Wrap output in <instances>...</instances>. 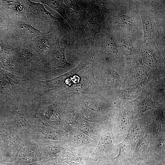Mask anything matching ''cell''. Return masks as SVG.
Segmentation results:
<instances>
[{
    "label": "cell",
    "instance_id": "cell-1",
    "mask_svg": "<svg viewBox=\"0 0 165 165\" xmlns=\"http://www.w3.org/2000/svg\"><path fill=\"white\" fill-rule=\"evenodd\" d=\"M97 94H83L69 97L67 99L78 108L86 120L101 123L105 119L108 109L99 101Z\"/></svg>",
    "mask_w": 165,
    "mask_h": 165
},
{
    "label": "cell",
    "instance_id": "cell-2",
    "mask_svg": "<svg viewBox=\"0 0 165 165\" xmlns=\"http://www.w3.org/2000/svg\"><path fill=\"white\" fill-rule=\"evenodd\" d=\"M91 64L78 73L80 76L79 82L53 93L55 95L67 99L83 94H98L99 89L95 78L94 68Z\"/></svg>",
    "mask_w": 165,
    "mask_h": 165
},
{
    "label": "cell",
    "instance_id": "cell-3",
    "mask_svg": "<svg viewBox=\"0 0 165 165\" xmlns=\"http://www.w3.org/2000/svg\"><path fill=\"white\" fill-rule=\"evenodd\" d=\"M27 24L39 30L58 26L61 19L53 16L42 4L30 0H24Z\"/></svg>",
    "mask_w": 165,
    "mask_h": 165
},
{
    "label": "cell",
    "instance_id": "cell-4",
    "mask_svg": "<svg viewBox=\"0 0 165 165\" xmlns=\"http://www.w3.org/2000/svg\"><path fill=\"white\" fill-rule=\"evenodd\" d=\"M60 39L57 41L46 59L40 61L31 67L36 68L44 73L53 75L57 74L55 70L57 68H62L66 73L74 68V64L67 61L65 55L66 49L72 44L61 47L59 44Z\"/></svg>",
    "mask_w": 165,
    "mask_h": 165
},
{
    "label": "cell",
    "instance_id": "cell-5",
    "mask_svg": "<svg viewBox=\"0 0 165 165\" xmlns=\"http://www.w3.org/2000/svg\"><path fill=\"white\" fill-rule=\"evenodd\" d=\"M83 12L81 22L88 40L90 42L91 50L96 35L100 31L103 16L97 5L90 2H82Z\"/></svg>",
    "mask_w": 165,
    "mask_h": 165
},
{
    "label": "cell",
    "instance_id": "cell-6",
    "mask_svg": "<svg viewBox=\"0 0 165 165\" xmlns=\"http://www.w3.org/2000/svg\"><path fill=\"white\" fill-rule=\"evenodd\" d=\"M83 61L69 72L49 80H35L32 82L30 87L36 94L42 96L52 90L61 91L68 87L69 79L77 74L89 64Z\"/></svg>",
    "mask_w": 165,
    "mask_h": 165
},
{
    "label": "cell",
    "instance_id": "cell-7",
    "mask_svg": "<svg viewBox=\"0 0 165 165\" xmlns=\"http://www.w3.org/2000/svg\"><path fill=\"white\" fill-rule=\"evenodd\" d=\"M9 44L21 47L32 44L33 39L43 33L31 24L20 21H15L9 25Z\"/></svg>",
    "mask_w": 165,
    "mask_h": 165
},
{
    "label": "cell",
    "instance_id": "cell-8",
    "mask_svg": "<svg viewBox=\"0 0 165 165\" xmlns=\"http://www.w3.org/2000/svg\"><path fill=\"white\" fill-rule=\"evenodd\" d=\"M116 141L111 123L104 124L101 136L94 154L97 158H112L117 152Z\"/></svg>",
    "mask_w": 165,
    "mask_h": 165
},
{
    "label": "cell",
    "instance_id": "cell-9",
    "mask_svg": "<svg viewBox=\"0 0 165 165\" xmlns=\"http://www.w3.org/2000/svg\"><path fill=\"white\" fill-rule=\"evenodd\" d=\"M53 30L43 33L34 38L32 43L40 61L46 59L53 49L61 36L53 34Z\"/></svg>",
    "mask_w": 165,
    "mask_h": 165
},
{
    "label": "cell",
    "instance_id": "cell-10",
    "mask_svg": "<svg viewBox=\"0 0 165 165\" xmlns=\"http://www.w3.org/2000/svg\"><path fill=\"white\" fill-rule=\"evenodd\" d=\"M68 134L67 145L80 152H94L97 146V142L77 129Z\"/></svg>",
    "mask_w": 165,
    "mask_h": 165
},
{
    "label": "cell",
    "instance_id": "cell-11",
    "mask_svg": "<svg viewBox=\"0 0 165 165\" xmlns=\"http://www.w3.org/2000/svg\"><path fill=\"white\" fill-rule=\"evenodd\" d=\"M12 57L24 68L31 67L40 61L33 44L14 48Z\"/></svg>",
    "mask_w": 165,
    "mask_h": 165
},
{
    "label": "cell",
    "instance_id": "cell-12",
    "mask_svg": "<svg viewBox=\"0 0 165 165\" xmlns=\"http://www.w3.org/2000/svg\"><path fill=\"white\" fill-rule=\"evenodd\" d=\"M117 11L114 20L117 28L118 27L123 32L125 31L126 32L133 33L137 28L131 12L122 7Z\"/></svg>",
    "mask_w": 165,
    "mask_h": 165
},
{
    "label": "cell",
    "instance_id": "cell-13",
    "mask_svg": "<svg viewBox=\"0 0 165 165\" xmlns=\"http://www.w3.org/2000/svg\"><path fill=\"white\" fill-rule=\"evenodd\" d=\"M148 123L136 121L131 125L127 136L131 144L133 152L139 141L147 133Z\"/></svg>",
    "mask_w": 165,
    "mask_h": 165
},
{
    "label": "cell",
    "instance_id": "cell-14",
    "mask_svg": "<svg viewBox=\"0 0 165 165\" xmlns=\"http://www.w3.org/2000/svg\"><path fill=\"white\" fill-rule=\"evenodd\" d=\"M117 146L119 152L117 156L112 159L115 161L120 162L122 164L126 163L130 159L133 150L128 136L126 137Z\"/></svg>",
    "mask_w": 165,
    "mask_h": 165
},
{
    "label": "cell",
    "instance_id": "cell-15",
    "mask_svg": "<svg viewBox=\"0 0 165 165\" xmlns=\"http://www.w3.org/2000/svg\"><path fill=\"white\" fill-rule=\"evenodd\" d=\"M0 64L2 68L11 74L19 76L24 75V68L12 57L0 58Z\"/></svg>",
    "mask_w": 165,
    "mask_h": 165
},
{
    "label": "cell",
    "instance_id": "cell-16",
    "mask_svg": "<svg viewBox=\"0 0 165 165\" xmlns=\"http://www.w3.org/2000/svg\"><path fill=\"white\" fill-rule=\"evenodd\" d=\"M35 1L45 4L57 12L71 26V27L73 28V23L69 20L66 13V9L67 6L64 0H43Z\"/></svg>",
    "mask_w": 165,
    "mask_h": 165
},
{
    "label": "cell",
    "instance_id": "cell-17",
    "mask_svg": "<svg viewBox=\"0 0 165 165\" xmlns=\"http://www.w3.org/2000/svg\"><path fill=\"white\" fill-rule=\"evenodd\" d=\"M142 28L144 32V38L146 40L150 39L152 33L155 29L157 22L152 14L144 12L141 13Z\"/></svg>",
    "mask_w": 165,
    "mask_h": 165
},
{
    "label": "cell",
    "instance_id": "cell-18",
    "mask_svg": "<svg viewBox=\"0 0 165 165\" xmlns=\"http://www.w3.org/2000/svg\"><path fill=\"white\" fill-rule=\"evenodd\" d=\"M1 74L9 83L12 90L13 88H20L28 85H31L32 81L24 75L19 76L11 74L3 70Z\"/></svg>",
    "mask_w": 165,
    "mask_h": 165
},
{
    "label": "cell",
    "instance_id": "cell-19",
    "mask_svg": "<svg viewBox=\"0 0 165 165\" xmlns=\"http://www.w3.org/2000/svg\"><path fill=\"white\" fill-rule=\"evenodd\" d=\"M104 38V47L105 52L109 55H118L119 48L115 38L108 33L105 35Z\"/></svg>",
    "mask_w": 165,
    "mask_h": 165
},
{
    "label": "cell",
    "instance_id": "cell-20",
    "mask_svg": "<svg viewBox=\"0 0 165 165\" xmlns=\"http://www.w3.org/2000/svg\"><path fill=\"white\" fill-rule=\"evenodd\" d=\"M11 87L7 80L1 74H0V94L8 93L12 90Z\"/></svg>",
    "mask_w": 165,
    "mask_h": 165
},
{
    "label": "cell",
    "instance_id": "cell-21",
    "mask_svg": "<svg viewBox=\"0 0 165 165\" xmlns=\"http://www.w3.org/2000/svg\"><path fill=\"white\" fill-rule=\"evenodd\" d=\"M110 164L109 165H123L122 163L120 162H116L112 160V158L110 159Z\"/></svg>",
    "mask_w": 165,
    "mask_h": 165
},
{
    "label": "cell",
    "instance_id": "cell-22",
    "mask_svg": "<svg viewBox=\"0 0 165 165\" xmlns=\"http://www.w3.org/2000/svg\"><path fill=\"white\" fill-rule=\"evenodd\" d=\"M3 23L4 21L2 18L0 16V28L3 26Z\"/></svg>",
    "mask_w": 165,
    "mask_h": 165
},
{
    "label": "cell",
    "instance_id": "cell-23",
    "mask_svg": "<svg viewBox=\"0 0 165 165\" xmlns=\"http://www.w3.org/2000/svg\"><path fill=\"white\" fill-rule=\"evenodd\" d=\"M3 70L1 68V67L0 66V74L2 73V72Z\"/></svg>",
    "mask_w": 165,
    "mask_h": 165
}]
</instances>
